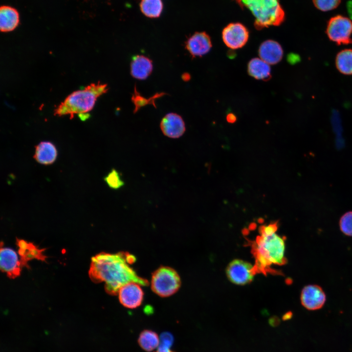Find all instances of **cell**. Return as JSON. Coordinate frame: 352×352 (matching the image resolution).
<instances>
[{
	"label": "cell",
	"instance_id": "obj_26",
	"mask_svg": "<svg viewBox=\"0 0 352 352\" xmlns=\"http://www.w3.org/2000/svg\"><path fill=\"white\" fill-rule=\"evenodd\" d=\"M160 344L168 348H171L173 345L174 338L172 334L169 332H164L160 335Z\"/></svg>",
	"mask_w": 352,
	"mask_h": 352
},
{
	"label": "cell",
	"instance_id": "obj_7",
	"mask_svg": "<svg viewBox=\"0 0 352 352\" xmlns=\"http://www.w3.org/2000/svg\"><path fill=\"white\" fill-rule=\"evenodd\" d=\"M257 271L256 266L250 263L236 259L228 264L226 274L231 282L237 285L243 286L253 281Z\"/></svg>",
	"mask_w": 352,
	"mask_h": 352
},
{
	"label": "cell",
	"instance_id": "obj_10",
	"mask_svg": "<svg viewBox=\"0 0 352 352\" xmlns=\"http://www.w3.org/2000/svg\"><path fill=\"white\" fill-rule=\"evenodd\" d=\"M300 299L301 304L305 308L309 310H315L323 307L326 296L320 286L309 285L302 289Z\"/></svg>",
	"mask_w": 352,
	"mask_h": 352
},
{
	"label": "cell",
	"instance_id": "obj_29",
	"mask_svg": "<svg viewBox=\"0 0 352 352\" xmlns=\"http://www.w3.org/2000/svg\"><path fill=\"white\" fill-rule=\"evenodd\" d=\"M269 324L272 327H276L280 323V320L277 317H272L269 321Z\"/></svg>",
	"mask_w": 352,
	"mask_h": 352
},
{
	"label": "cell",
	"instance_id": "obj_28",
	"mask_svg": "<svg viewBox=\"0 0 352 352\" xmlns=\"http://www.w3.org/2000/svg\"><path fill=\"white\" fill-rule=\"evenodd\" d=\"M156 352H176L170 349V348L164 346L161 344L159 345Z\"/></svg>",
	"mask_w": 352,
	"mask_h": 352
},
{
	"label": "cell",
	"instance_id": "obj_14",
	"mask_svg": "<svg viewBox=\"0 0 352 352\" xmlns=\"http://www.w3.org/2000/svg\"><path fill=\"white\" fill-rule=\"evenodd\" d=\"M258 53L260 58L266 63L269 65H275L282 59L283 50L278 42L268 40L261 44Z\"/></svg>",
	"mask_w": 352,
	"mask_h": 352
},
{
	"label": "cell",
	"instance_id": "obj_24",
	"mask_svg": "<svg viewBox=\"0 0 352 352\" xmlns=\"http://www.w3.org/2000/svg\"><path fill=\"white\" fill-rule=\"evenodd\" d=\"M339 225L345 235L352 236V211L348 212L341 217Z\"/></svg>",
	"mask_w": 352,
	"mask_h": 352
},
{
	"label": "cell",
	"instance_id": "obj_30",
	"mask_svg": "<svg viewBox=\"0 0 352 352\" xmlns=\"http://www.w3.org/2000/svg\"><path fill=\"white\" fill-rule=\"evenodd\" d=\"M347 8L348 13H349L351 18L352 19V0L348 1L347 4Z\"/></svg>",
	"mask_w": 352,
	"mask_h": 352
},
{
	"label": "cell",
	"instance_id": "obj_2",
	"mask_svg": "<svg viewBox=\"0 0 352 352\" xmlns=\"http://www.w3.org/2000/svg\"><path fill=\"white\" fill-rule=\"evenodd\" d=\"M277 222L260 228L259 236L253 246L257 270L265 271L270 266L286 263L285 239L276 233Z\"/></svg>",
	"mask_w": 352,
	"mask_h": 352
},
{
	"label": "cell",
	"instance_id": "obj_9",
	"mask_svg": "<svg viewBox=\"0 0 352 352\" xmlns=\"http://www.w3.org/2000/svg\"><path fill=\"white\" fill-rule=\"evenodd\" d=\"M140 285L133 282L122 286L118 295L120 303L125 308H135L141 305L143 299L144 292Z\"/></svg>",
	"mask_w": 352,
	"mask_h": 352
},
{
	"label": "cell",
	"instance_id": "obj_27",
	"mask_svg": "<svg viewBox=\"0 0 352 352\" xmlns=\"http://www.w3.org/2000/svg\"><path fill=\"white\" fill-rule=\"evenodd\" d=\"M226 120L230 123H233L237 120L236 116L233 113H229L226 116Z\"/></svg>",
	"mask_w": 352,
	"mask_h": 352
},
{
	"label": "cell",
	"instance_id": "obj_21",
	"mask_svg": "<svg viewBox=\"0 0 352 352\" xmlns=\"http://www.w3.org/2000/svg\"><path fill=\"white\" fill-rule=\"evenodd\" d=\"M338 70L345 75H352V49H346L340 51L335 59Z\"/></svg>",
	"mask_w": 352,
	"mask_h": 352
},
{
	"label": "cell",
	"instance_id": "obj_16",
	"mask_svg": "<svg viewBox=\"0 0 352 352\" xmlns=\"http://www.w3.org/2000/svg\"><path fill=\"white\" fill-rule=\"evenodd\" d=\"M33 156L39 163L48 165L53 164L57 157L58 152L55 145L50 141H42L35 147Z\"/></svg>",
	"mask_w": 352,
	"mask_h": 352
},
{
	"label": "cell",
	"instance_id": "obj_11",
	"mask_svg": "<svg viewBox=\"0 0 352 352\" xmlns=\"http://www.w3.org/2000/svg\"><path fill=\"white\" fill-rule=\"evenodd\" d=\"M0 259L1 270L9 278H15L20 275L24 266L15 251L1 245Z\"/></svg>",
	"mask_w": 352,
	"mask_h": 352
},
{
	"label": "cell",
	"instance_id": "obj_15",
	"mask_svg": "<svg viewBox=\"0 0 352 352\" xmlns=\"http://www.w3.org/2000/svg\"><path fill=\"white\" fill-rule=\"evenodd\" d=\"M17 245L18 254L24 266H28L27 263L33 259L45 261L44 249H40L33 243L23 240L17 239Z\"/></svg>",
	"mask_w": 352,
	"mask_h": 352
},
{
	"label": "cell",
	"instance_id": "obj_31",
	"mask_svg": "<svg viewBox=\"0 0 352 352\" xmlns=\"http://www.w3.org/2000/svg\"><path fill=\"white\" fill-rule=\"evenodd\" d=\"M182 78L184 81H188L190 79L191 76L188 73H185L182 75Z\"/></svg>",
	"mask_w": 352,
	"mask_h": 352
},
{
	"label": "cell",
	"instance_id": "obj_20",
	"mask_svg": "<svg viewBox=\"0 0 352 352\" xmlns=\"http://www.w3.org/2000/svg\"><path fill=\"white\" fill-rule=\"evenodd\" d=\"M138 343L143 350L150 352L158 348L159 339L155 331L150 330H145L140 333L138 338Z\"/></svg>",
	"mask_w": 352,
	"mask_h": 352
},
{
	"label": "cell",
	"instance_id": "obj_18",
	"mask_svg": "<svg viewBox=\"0 0 352 352\" xmlns=\"http://www.w3.org/2000/svg\"><path fill=\"white\" fill-rule=\"evenodd\" d=\"M18 11L10 6L3 5L0 8V29L7 32L14 30L19 23Z\"/></svg>",
	"mask_w": 352,
	"mask_h": 352
},
{
	"label": "cell",
	"instance_id": "obj_22",
	"mask_svg": "<svg viewBox=\"0 0 352 352\" xmlns=\"http://www.w3.org/2000/svg\"><path fill=\"white\" fill-rule=\"evenodd\" d=\"M140 8L142 13L151 18L159 17L163 10L161 0H141Z\"/></svg>",
	"mask_w": 352,
	"mask_h": 352
},
{
	"label": "cell",
	"instance_id": "obj_1",
	"mask_svg": "<svg viewBox=\"0 0 352 352\" xmlns=\"http://www.w3.org/2000/svg\"><path fill=\"white\" fill-rule=\"evenodd\" d=\"M135 257L127 252L116 253L101 252L91 258L89 276L95 283L104 282L107 293L115 295L126 284L133 282L148 286L147 280L139 276L130 264Z\"/></svg>",
	"mask_w": 352,
	"mask_h": 352
},
{
	"label": "cell",
	"instance_id": "obj_32",
	"mask_svg": "<svg viewBox=\"0 0 352 352\" xmlns=\"http://www.w3.org/2000/svg\"><path fill=\"white\" fill-rule=\"evenodd\" d=\"M291 316L290 315V313H286L283 316V319L284 320H288L290 318Z\"/></svg>",
	"mask_w": 352,
	"mask_h": 352
},
{
	"label": "cell",
	"instance_id": "obj_19",
	"mask_svg": "<svg viewBox=\"0 0 352 352\" xmlns=\"http://www.w3.org/2000/svg\"><path fill=\"white\" fill-rule=\"evenodd\" d=\"M248 74L257 80L267 81L271 78V68L269 65L261 58L252 59L247 66Z\"/></svg>",
	"mask_w": 352,
	"mask_h": 352
},
{
	"label": "cell",
	"instance_id": "obj_3",
	"mask_svg": "<svg viewBox=\"0 0 352 352\" xmlns=\"http://www.w3.org/2000/svg\"><path fill=\"white\" fill-rule=\"evenodd\" d=\"M107 84L92 83L68 95L55 109L54 114L59 116L69 115L70 118L77 114L81 120L89 117L88 113L94 108L99 97L107 92Z\"/></svg>",
	"mask_w": 352,
	"mask_h": 352
},
{
	"label": "cell",
	"instance_id": "obj_23",
	"mask_svg": "<svg viewBox=\"0 0 352 352\" xmlns=\"http://www.w3.org/2000/svg\"><path fill=\"white\" fill-rule=\"evenodd\" d=\"M104 180L108 186L113 190H118L125 185L121 174L114 168L105 176Z\"/></svg>",
	"mask_w": 352,
	"mask_h": 352
},
{
	"label": "cell",
	"instance_id": "obj_17",
	"mask_svg": "<svg viewBox=\"0 0 352 352\" xmlns=\"http://www.w3.org/2000/svg\"><path fill=\"white\" fill-rule=\"evenodd\" d=\"M153 69L152 61L144 55L134 56L131 63V74L138 80H145L151 74Z\"/></svg>",
	"mask_w": 352,
	"mask_h": 352
},
{
	"label": "cell",
	"instance_id": "obj_6",
	"mask_svg": "<svg viewBox=\"0 0 352 352\" xmlns=\"http://www.w3.org/2000/svg\"><path fill=\"white\" fill-rule=\"evenodd\" d=\"M326 32L329 39L336 44H349L352 42V21L341 15L333 16L328 22Z\"/></svg>",
	"mask_w": 352,
	"mask_h": 352
},
{
	"label": "cell",
	"instance_id": "obj_13",
	"mask_svg": "<svg viewBox=\"0 0 352 352\" xmlns=\"http://www.w3.org/2000/svg\"><path fill=\"white\" fill-rule=\"evenodd\" d=\"M160 127L165 136L174 139L180 137L186 131L182 118L175 113L166 114L161 121Z\"/></svg>",
	"mask_w": 352,
	"mask_h": 352
},
{
	"label": "cell",
	"instance_id": "obj_12",
	"mask_svg": "<svg viewBox=\"0 0 352 352\" xmlns=\"http://www.w3.org/2000/svg\"><path fill=\"white\" fill-rule=\"evenodd\" d=\"M212 46L211 38L205 32H195L185 43V48L193 57L206 54Z\"/></svg>",
	"mask_w": 352,
	"mask_h": 352
},
{
	"label": "cell",
	"instance_id": "obj_5",
	"mask_svg": "<svg viewBox=\"0 0 352 352\" xmlns=\"http://www.w3.org/2000/svg\"><path fill=\"white\" fill-rule=\"evenodd\" d=\"M151 288L158 296L166 297L175 293L181 285L180 278L173 268L161 266L152 274Z\"/></svg>",
	"mask_w": 352,
	"mask_h": 352
},
{
	"label": "cell",
	"instance_id": "obj_8",
	"mask_svg": "<svg viewBox=\"0 0 352 352\" xmlns=\"http://www.w3.org/2000/svg\"><path fill=\"white\" fill-rule=\"evenodd\" d=\"M249 38L247 28L240 22H232L226 26L222 31V39L225 44L231 49L242 47Z\"/></svg>",
	"mask_w": 352,
	"mask_h": 352
},
{
	"label": "cell",
	"instance_id": "obj_4",
	"mask_svg": "<svg viewBox=\"0 0 352 352\" xmlns=\"http://www.w3.org/2000/svg\"><path fill=\"white\" fill-rule=\"evenodd\" d=\"M242 8L248 9L254 17L257 30L279 26L285 20V12L279 0H235Z\"/></svg>",
	"mask_w": 352,
	"mask_h": 352
},
{
	"label": "cell",
	"instance_id": "obj_25",
	"mask_svg": "<svg viewBox=\"0 0 352 352\" xmlns=\"http://www.w3.org/2000/svg\"><path fill=\"white\" fill-rule=\"evenodd\" d=\"M341 0H312L315 7L318 10L326 12L337 8Z\"/></svg>",
	"mask_w": 352,
	"mask_h": 352
}]
</instances>
